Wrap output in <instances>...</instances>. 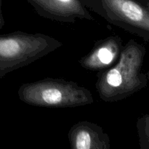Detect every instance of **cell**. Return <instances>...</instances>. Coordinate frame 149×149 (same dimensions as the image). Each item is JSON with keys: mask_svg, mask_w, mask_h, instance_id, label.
<instances>
[{"mask_svg": "<svg viewBox=\"0 0 149 149\" xmlns=\"http://www.w3.org/2000/svg\"><path fill=\"white\" fill-rule=\"evenodd\" d=\"M68 137L71 149H111L109 135L102 127L89 121L74 124Z\"/></svg>", "mask_w": 149, "mask_h": 149, "instance_id": "cell-7", "label": "cell"}, {"mask_svg": "<svg viewBox=\"0 0 149 149\" xmlns=\"http://www.w3.org/2000/svg\"><path fill=\"white\" fill-rule=\"evenodd\" d=\"M62 45L59 40L43 33L16 31L0 36V79L30 65Z\"/></svg>", "mask_w": 149, "mask_h": 149, "instance_id": "cell-3", "label": "cell"}, {"mask_svg": "<svg viewBox=\"0 0 149 149\" xmlns=\"http://www.w3.org/2000/svg\"><path fill=\"white\" fill-rule=\"evenodd\" d=\"M146 49L134 39L124 46L117 62L99 74L95 88L106 103L126 99L147 85L146 75L141 72Z\"/></svg>", "mask_w": 149, "mask_h": 149, "instance_id": "cell-1", "label": "cell"}, {"mask_svg": "<svg viewBox=\"0 0 149 149\" xmlns=\"http://www.w3.org/2000/svg\"><path fill=\"white\" fill-rule=\"evenodd\" d=\"M136 126L141 149H149V114L139 118Z\"/></svg>", "mask_w": 149, "mask_h": 149, "instance_id": "cell-8", "label": "cell"}, {"mask_svg": "<svg viewBox=\"0 0 149 149\" xmlns=\"http://www.w3.org/2000/svg\"><path fill=\"white\" fill-rule=\"evenodd\" d=\"M1 7V0H0V30H1V28H2L3 26L4 25V18H3Z\"/></svg>", "mask_w": 149, "mask_h": 149, "instance_id": "cell-9", "label": "cell"}, {"mask_svg": "<svg viewBox=\"0 0 149 149\" xmlns=\"http://www.w3.org/2000/svg\"><path fill=\"white\" fill-rule=\"evenodd\" d=\"M109 23L149 41V10L138 0H80Z\"/></svg>", "mask_w": 149, "mask_h": 149, "instance_id": "cell-4", "label": "cell"}, {"mask_svg": "<svg viewBox=\"0 0 149 149\" xmlns=\"http://www.w3.org/2000/svg\"><path fill=\"white\" fill-rule=\"evenodd\" d=\"M39 15L57 22L74 23L77 20H93L80 0H28Z\"/></svg>", "mask_w": 149, "mask_h": 149, "instance_id": "cell-5", "label": "cell"}, {"mask_svg": "<svg viewBox=\"0 0 149 149\" xmlns=\"http://www.w3.org/2000/svg\"><path fill=\"white\" fill-rule=\"evenodd\" d=\"M138 1H141L146 7H147L149 10V0H138Z\"/></svg>", "mask_w": 149, "mask_h": 149, "instance_id": "cell-10", "label": "cell"}, {"mask_svg": "<svg viewBox=\"0 0 149 149\" xmlns=\"http://www.w3.org/2000/svg\"><path fill=\"white\" fill-rule=\"evenodd\" d=\"M19 99L31 106L45 108H75L94 102L93 94L77 82L63 79L47 78L22 84Z\"/></svg>", "mask_w": 149, "mask_h": 149, "instance_id": "cell-2", "label": "cell"}, {"mask_svg": "<svg viewBox=\"0 0 149 149\" xmlns=\"http://www.w3.org/2000/svg\"><path fill=\"white\" fill-rule=\"evenodd\" d=\"M123 47L120 36H108L96 42L90 52L81 58L79 63L84 69L101 73L117 62Z\"/></svg>", "mask_w": 149, "mask_h": 149, "instance_id": "cell-6", "label": "cell"}]
</instances>
